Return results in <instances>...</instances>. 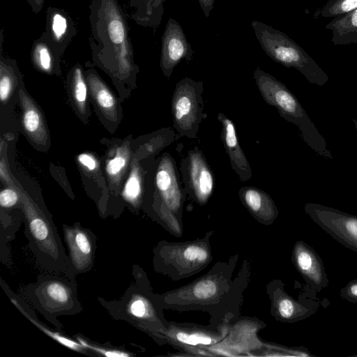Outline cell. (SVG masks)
I'll list each match as a JSON object with an SVG mask.
<instances>
[{
    "instance_id": "obj_1",
    "label": "cell",
    "mask_w": 357,
    "mask_h": 357,
    "mask_svg": "<svg viewBox=\"0 0 357 357\" xmlns=\"http://www.w3.org/2000/svg\"><path fill=\"white\" fill-rule=\"evenodd\" d=\"M89 47L94 62L116 76L137 70L126 15L118 0H92L89 6Z\"/></svg>"
},
{
    "instance_id": "obj_2",
    "label": "cell",
    "mask_w": 357,
    "mask_h": 357,
    "mask_svg": "<svg viewBox=\"0 0 357 357\" xmlns=\"http://www.w3.org/2000/svg\"><path fill=\"white\" fill-rule=\"evenodd\" d=\"M132 275L130 286L119 298L106 301L98 296V301L114 319L128 322L159 342L168 326L162 315L160 296L152 292L146 274L141 267L134 265Z\"/></svg>"
},
{
    "instance_id": "obj_3",
    "label": "cell",
    "mask_w": 357,
    "mask_h": 357,
    "mask_svg": "<svg viewBox=\"0 0 357 357\" xmlns=\"http://www.w3.org/2000/svg\"><path fill=\"white\" fill-rule=\"evenodd\" d=\"M22 294L31 306L59 331H62L63 326L59 316L74 315L83 311L75 278L63 273L45 271L36 282L24 288Z\"/></svg>"
},
{
    "instance_id": "obj_4",
    "label": "cell",
    "mask_w": 357,
    "mask_h": 357,
    "mask_svg": "<svg viewBox=\"0 0 357 357\" xmlns=\"http://www.w3.org/2000/svg\"><path fill=\"white\" fill-rule=\"evenodd\" d=\"M253 77L263 99L287 121L299 128L305 142L321 155L332 158L324 138L319 135L296 98L281 82L257 68Z\"/></svg>"
},
{
    "instance_id": "obj_5",
    "label": "cell",
    "mask_w": 357,
    "mask_h": 357,
    "mask_svg": "<svg viewBox=\"0 0 357 357\" xmlns=\"http://www.w3.org/2000/svg\"><path fill=\"white\" fill-rule=\"evenodd\" d=\"M251 26L261 48L274 61L295 68L312 84L322 86L328 80L314 60L284 33L255 20Z\"/></svg>"
},
{
    "instance_id": "obj_6",
    "label": "cell",
    "mask_w": 357,
    "mask_h": 357,
    "mask_svg": "<svg viewBox=\"0 0 357 357\" xmlns=\"http://www.w3.org/2000/svg\"><path fill=\"white\" fill-rule=\"evenodd\" d=\"M211 259L208 240L182 243L162 241L153 250V264L155 271L179 280L204 268Z\"/></svg>"
},
{
    "instance_id": "obj_7",
    "label": "cell",
    "mask_w": 357,
    "mask_h": 357,
    "mask_svg": "<svg viewBox=\"0 0 357 357\" xmlns=\"http://www.w3.org/2000/svg\"><path fill=\"white\" fill-rule=\"evenodd\" d=\"M203 82L185 77L176 84L172 99L174 127L181 137L196 138L203 120Z\"/></svg>"
},
{
    "instance_id": "obj_8",
    "label": "cell",
    "mask_w": 357,
    "mask_h": 357,
    "mask_svg": "<svg viewBox=\"0 0 357 357\" xmlns=\"http://www.w3.org/2000/svg\"><path fill=\"white\" fill-rule=\"evenodd\" d=\"M310 218L344 247L357 252V216L319 204L304 206Z\"/></svg>"
},
{
    "instance_id": "obj_9",
    "label": "cell",
    "mask_w": 357,
    "mask_h": 357,
    "mask_svg": "<svg viewBox=\"0 0 357 357\" xmlns=\"http://www.w3.org/2000/svg\"><path fill=\"white\" fill-rule=\"evenodd\" d=\"M185 191L199 204L207 203L214 189V176L202 151L195 147L181 162Z\"/></svg>"
},
{
    "instance_id": "obj_10",
    "label": "cell",
    "mask_w": 357,
    "mask_h": 357,
    "mask_svg": "<svg viewBox=\"0 0 357 357\" xmlns=\"http://www.w3.org/2000/svg\"><path fill=\"white\" fill-rule=\"evenodd\" d=\"M65 242L68 249V259L73 273L82 274L91 271L94 266L96 236L79 222L73 226L63 225Z\"/></svg>"
},
{
    "instance_id": "obj_11",
    "label": "cell",
    "mask_w": 357,
    "mask_h": 357,
    "mask_svg": "<svg viewBox=\"0 0 357 357\" xmlns=\"http://www.w3.org/2000/svg\"><path fill=\"white\" fill-rule=\"evenodd\" d=\"M208 273L206 275L190 284L191 285L181 288L176 291L160 296L161 303L162 304V303L174 299L178 301L186 298L187 301H185L180 305L183 307L192 308V307L211 306L213 301H219L220 295L225 296L224 293L226 292L225 288L228 287L227 281L224 282L226 279L222 278L220 280L218 273Z\"/></svg>"
},
{
    "instance_id": "obj_12",
    "label": "cell",
    "mask_w": 357,
    "mask_h": 357,
    "mask_svg": "<svg viewBox=\"0 0 357 357\" xmlns=\"http://www.w3.org/2000/svg\"><path fill=\"white\" fill-rule=\"evenodd\" d=\"M194 51L188 43L182 26L174 19H168L161 40L160 68L169 77L174 68L182 61L190 62Z\"/></svg>"
},
{
    "instance_id": "obj_13",
    "label": "cell",
    "mask_w": 357,
    "mask_h": 357,
    "mask_svg": "<svg viewBox=\"0 0 357 357\" xmlns=\"http://www.w3.org/2000/svg\"><path fill=\"white\" fill-rule=\"evenodd\" d=\"M270 291L272 301V313L275 317L281 321L294 323L305 319L314 314L319 307V300L312 297L299 296V300L294 299L284 289V284L277 280Z\"/></svg>"
},
{
    "instance_id": "obj_14",
    "label": "cell",
    "mask_w": 357,
    "mask_h": 357,
    "mask_svg": "<svg viewBox=\"0 0 357 357\" xmlns=\"http://www.w3.org/2000/svg\"><path fill=\"white\" fill-rule=\"evenodd\" d=\"M155 184L162 202L178 218H181L186 192L181 188L174 160L167 153L159 161Z\"/></svg>"
},
{
    "instance_id": "obj_15",
    "label": "cell",
    "mask_w": 357,
    "mask_h": 357,
    "mask_svg": "<svg viewBox=\"0 0 357 357\" xmlns=\"http://www.w3.org/2000/svg\"><path fill=\"white\" fill-rule=\"evenodd\" d=\"M292 262L312 290L321 291L329 284L324 262L313 247L303 241L295 243Z\"/></svg>"
},
{
    "instance_id": "obj_16",
    "label": "cell",
    "mask_w": 357,
    "mask_h": 357,
    "mask_svg": "<svg viewBox=\"0 0 357 357\" xmlns=\"http://www.w3.org/2000/svg\"><path fill=\"white\" fill-rule=\"evenodd\" d=\"M73 19L64 9L49 6L46 10L45 29L40 37L60 58L77 34Z\"/></svg>"
},
{
    "instance_id": "obj_17",
    "label": "cell",
    "mask_w": 357,
    "mask_h": 357,
    "mask_svg": "<svg viewBox=\"0 0 357 357\" xmlns=\"http://www.w3.org/2000/svg\"><path fill=\"white\" fill-rule=\"evenodd\" d=\"M0 284L15 307L43 333L68 349L83 355L93 356L92 354L76 339H72L63 333L62 331L53 330L43 324L38 319L29 302L23 296L14 293L2 279H1Z\"/></svg>"
},
{
    "instance_id": "obj_18",
    "label": "cell",
    "mask_w": 357,
    "mask_h": 357,
    "mask_svg": "<svg viewBox=\"0 0 357 357\" xmlns=\"http://www.w3.org/2000/svg\"><path fill=\"white\" fill-rule=\"evenodd\" d=\"M218 119L222 124L221 139L229 156L232 169L241 181H247L252 176L250 163L240 146L233 121L219 112Z\"/></svg>"
},
{
    "instance_id": "obj_19",
    "label": "cell",
    "mask_w": 357,
    "mask_h": 357,
    "mask_svg": "<svg viewBox=\"0 0 357 357\" xmlns=\"http://www.w3.org/2000/svg\"><path fill=\"white\" fill-rule=\"evenodd\" d=\"M243 205L258 221L271 224L278 215L272 198L264 191L253 186H245L239 190Z\"/></svg>"
},
{
    "instance_id": "obj_20",
    "label": "cell",
    "mask_w": 357,
    "mask_h": 357,
    "mask_svg": "<svg viewBox=\"0 0 357 357\" xmlns=\"http://www.w3.org/2000/svg\"><path fill=\"white\" fill-rule=\"evenodd\" d=\"M166 0H130V6L134 8L131 18L144 27L156 30L161 24Z\"/></svg>"
},
{
    "instance_id": "obj_21",
    "label": "cell",
    "mask_w": 357,
    "mask_h": 357,
    "mask_svg": "<svg viewBox=\"0 0 357 357\" xmlns=\"http://www.w3.org/2000/svg\"><path fill=\"white\" fill-rule=\"evenodd\" d=\"M326 29L332 31L331 42L334 45L357 43V8L335 17Z\"/></svg>"
},
{
    "instance_id": "obj_22",
    "label": "cell",
    "mask_w": 357,
    "mask_h": 357,
    "mask_svg": "<svg viewBox=\"0 0 357 357\" xmlns=\"http://www.w3.org/2000/svg\"><path fill=\"white\" fill-rule=\"evenodd\" d=\"M175 340L178 343L190 347L210 345L215 342V335L203 329H173L168 324L162 333V340Z\"/></svg>"
},
{
    "instance_id": "obj_23",
    "label": "cell",
    "mask_w": 357,
    "mask_h": 357,
    "mask_svg": "<svg viewBox=\"0 0 357 357\" xmlns=\"http://www.w3.org/2000/svg\"><path fill=\"white\" fill-rule=\"evenodd\" d=\"M31 59L33 66L43 73L50 74L59 69L60 58L40 36L32 44Z\"/></svg>"
},
{
    "instance_id": "obj_24",
    "label": "cell",
    "mask_w": 357,
    "mask_h": 357,
    "mask_svg": "<svg viewBox=\"0 0 357 357\" xmlns=\"http://www.w3.org/2000/svg\"><path fill=\"white\" fill-rule=\"evenodd\" d=\"M85 75L100 107L107 113H112L116 108V101L113 95L93 69L88 70Z\"/></svg>"
},
{
    "instance_id": "obj_25",
    "label": "cell",
    "mask_w": 357,
    "mask_h": 357,
    "mask_svg": "<svg viewBox=\"0 0 357 357\" xmlns=\"http://www.w3.org/2000/svg\"><path fill=\"white\" fill-rule=\"evenodd\" d=\"M142 194L141 174L137 167H133L122 190V197L133 208H137L141 206Z\"/></svg>"
},
{
    "instance_id": "obj_26",
    "label": "cell",
    "mask_w": 357,
    "mask_h": 357,
    "mask_svg": "<svg viewBox=\"0 0 357 357\" xmlns=\"http://www.w3.org/2000/svg\"><path fill=\"white\" fill-rule=\"evenodd\" d=\"M75 339L90 351L93 356L130 357L133 356V354L123 348L115 347L112 344H98L79 335L75 336Z\"/></svg>"
},
{
    "instance_id": "obj_27",
    "label": "cell",
    "mask_w": 357,
    "mask_h": 357,
    "mask_svg": "<svg viewBox=\"0 0 357 357\" xmlns=\"http://www.w3.org/2000/svg\"><path fill=\"white\" fill-rule=\"evenodd\" d=\"M357 8V0H324L314 12V17H335Z\"/></svg>"
},
{
    "instance_id": "obj_28",
    "label": "cell",
    "mask_w": 357,
    "mask_h": 357,
    "mask_svg": "<svg viewBox=\"0 0 357 357\" xmlns=\"http://www.w3.org/2000/svg\"><path fill=\"white\" fill-rule=\"evenodd\" d=\"M70 78L74 98L79 106L83 108L87 97V86L84 73L79 64L73 68Z\"/></svg>"
},
{
    "instance_id": "obj_29",
    "label": "cell",
    "mask_w": 357,
    "mask_h": 357,
    "mask_svg": "<svg viewBox=\"0 0 357 357\" xmlns=\"http://www.w3.org/2000/svg\"><path fill=\"white\" fill-rule=\"evenodd\" d=\"M22 123L26 131L32 136L43 133V125L40 115L36 108L32 105L26 104L24 109Z\"/></svg>"
},
{
    "instance_id": "obj_30",
    "label": "cell",
    "mask_w": 357,
    "mask_h": 357,
    "mask_svg": "<svg viewBox=\"0 0 357 357\" xmlns=\"http://www.w3.org/2000/svg\"><path fill=\"white\" fill-rule=\"evenodd\" d=\"M128 155L124 149H119L116 155L110 159L106 165V172L112 179H116L124 171Z\"/></svg>"
},
{
    "instance_id": "obj_31",
    "label": "cell",
    "mask_w": 357,
    "mask_h": 357,
    "mask_svg": "<svg viewBox=\"0 0 357 357\" xmlns=\"http://www.w3.org/2000/svg\"><path fill=\"white\" fill-rule=\"evenodd\" d=\"M20 203L19 194L13 188H5L0 192V205L2 208L8 209L16 206Z\"/></svg>"
},
{
    "instance_id": "obj_32",
    "label": "cell",
    "mask_w": 357,
    "mask_h": 357,
    "mask_svg": "<svg viewBox=\"0 0 357 357\" xmlns=\"http://www.w3.org/2000/svg\"><path fill=\"white\" fill-rule=\"evenodd\" d=\"M340 295L342 298L357 304V279L349 281L340 289Z\"/></svg>"
},
{
    "instance_id": "obj_33",
    "label": "cell",
    "mask_w": 357,
    "mask_h": 357,
    "mask_svg": "<svg viewBox=\"0 0 357 357\" xmlns=\"http://www.w3.org/2000/svg\"><path fill=\"white\" fill-rule=\"evenodd\" d=\"M79 162L89 170H94L96 168L97 163L96 160L89 154L81 153L78 155Z\"/></svg>"
},
{
    "instance_id": "obj_34",
    "label": "cell",
    "mask_w": 357,
    "mask_h": 357,
    "mask_svg": "<svg viewBox=\"0 0 357 357\" xmlns=\"http://www.w3.org/2000/svg\"><path fill=\"white\" fill-rule=\"evenodd\" d=\"M206 17H208L213 9L215 0H197Z\"/></svg>"
},
{
    "instance_id": "obj_35",
    "label": "cell",
    "mask_w": 357,
    "mask_h": 357,
    "mask_svg": "<svg viewBox=\"0 0 357 357\" xmlns=\"http://www.w3.org/2000/svg\"><path fill=\"white\" fill-rule=\"evenodd\" d=\"M33 13H39L45 4V0H26Z\"/></svg>"
},
{
    "instance_id": "obj_36",
    "label": "cell",
    "mask_w": 357,
    "mask_h": 357,
    "mask_svg": "<svg viewBox=\"0 0 357 357\" xmlns=\"http://www.w3.org/2000/svg\"><path fill=\"white\" fill-rule=\"evenodd\" d=\"M354 122L355 123V126H356V130H357V120H354Z\"/></svg>"
}]
</instances>
